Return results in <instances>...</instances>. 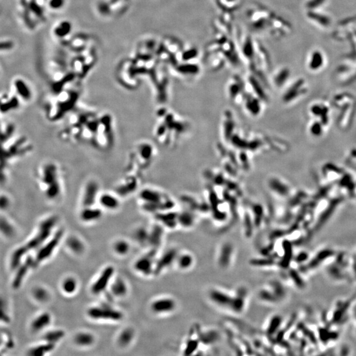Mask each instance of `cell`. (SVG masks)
Returning <instances> with one entry per match:
<instances>
[{
	"label": "cell",
	"mask_w": 356,
	"mask_h": 356,
	"mask_svg": "<svg viewBox=\"0 0 356 356\" xmlns=\"http://www.w3.org/2000/svg\"><path fill=\"white\" fill-rule=\"evenodd\" d=\"M40 187L49 200L58 199L62 193L61 173L58 166L53 162H46L39 172Z\"/></svg>",
	"instance_id": "obj_1"
},
{
	"label": "cell",
	"mask_w": 356,
	"mask_h": 356,
	"mask_svg": "<svg viewBox=\"0 0 356 356\" xmlns=\"http://www.w3.org/2000/svg\"><path fill=\"white\" fill-rule=\"evenodd\" d=\"M112 119L108 114L98 118L96 132L92 142L100 150H107L112 146L114 141Z\"/></svg>",
	"instance_id": "obj_2"
},
{
	"label": "cell",
	"mask_w": 356,
	"mask_h": 356,
	"mask_svg": "<svg viewBox=\"0 0 356 356\" xmlns=\"http://www.w3.org/2000/svg\"><path fill=\"white\" fill-rule=\"evenodd\" d=\"M338 253L331 248L320 249L311 256L308 262L303 265L301 271L304 273L312 272L320 267L326 266L335 260Z\"/></svg>",
	"instance_id": "obj_3"
},
{
	"label": "cell",
	"mask_w": 356,
	"mask_h": 356,
	"mask_svg": "<svg viewBox=\"0 0 356 356\" xmlns=\"http://www.w3.org/2000/svg\"><path fill=\"white\" fill-rule=\"evenodd\" d=\"M161 195L159 192L151 189L144 188L139 192L138 199L142 203V207L146 212H157L162 209L170 208L169 206L164 205L161 201Z\"/></svg>",
	"instance_id": "obj_4"
},
{
	"label": "cell",
	"mask_w": 356,
	"mask_h": 356,
	"mask_svg": "<svg viewBox=\"0 0 356 356\" xmlns=\"http://www.w3.org/2000/svg\"><path fill=\"white\" fill-rule=\"evenodd\" d=\"M57 218L55 216H51L44 220L39 225V232L29 243V248L35 249L41 246L42 243L47 240L50 236L51 231L56 225Z\"/></svg>",
	"instance_id": "obj_5"
},
{
	"label": "cell",
	"mask_w": 356,
	"mask_h": 356,
	"mask_svg": "<svg viewBox=\"0 0 356 356\" xmlns=\"http://www.w3.org/2000/svg\"><path fill=\"white\" fill-rule=\"evenodd\" d=\"M88 315L92 319L110 320L114 321L122 320L124 316L120 311L107 306L93 307L89 309Z\"/></svg>",
	"instance_id": "obj_6"
},
{
	"label": "cell",
	"mask_w": 356,
	"mask_h": 356,
	"mask_svg": "<svg viewBox=\"0 0 356 356\" xmlns=\"http://www.w3.org/2000/svg\"><path fill=\"white\" fill-rule=\"evenodd\" d=\"M81 203L83 207H93L98 202L99 191L98 183L94 180H89L83 188Z\"/></svg>",
	"instance_id": "obj_7"
},
{
	"label": "cell",
	"mask_w": 356,
	"mask_h": 356,
	"mask_svg": "<svg viewBox=\"0 0 356 356\" xmlns=\"http://www.w3.org/2000/svg\"><path fill=\"white\" fill-rule=\"evenodd\" d=\"M156 255V249L152 248L149 252L146 253L143 256L138 259L134 264V268L136 270L146 276L154 273V266H155L156 263H154V258H155Z\"/></svg>",
	"instance_id": "obj_8"
},
{
	"label": "cell",
	"mask_w": 356,
	"mask_h": 356,
	"mask_svg": "<svg viewBox=\"0 0 356 356\" xmlns=\"http://www.w3.org/2000/svg\"><path fill=\"white\" fill-rule=\"evenodd\" d=\"M63 235V229L57 231L53 235V237H51L50 240L45 243V245H44L41 250L38 252L35 262L41 263L42 261L49 258L57 247V245H59L61 239H62Z\"/></svg>",
	"instance_id": "obj_9"
},
{
	"label": "cell",
	"mask_w": 356,
	"mask_h": 356,
	"mask_svg": "<svg viewBox=\"0 0 356 356\" xmlns=\"http://www.w3.org/2000/svg\"><path fill=\"white\" fill-rule=\"evenodd\" d=\"M152 154H153V150L150 144L143 142L138 144L135 148V152H134V155L135 156V160L137 162L136 164H137L140 170L141 168H143V169L146 168V164H149L151 162L153 156Z\"/></svg>",
	"instance_id": "obj_10"
},
{
	"label": "cell",
	"mask_w": 356,
	"mask_h": 356,
	"mask_svg": "<svg viewBox=\"0 0 356 356\" xmlns=\"http://www.w3.org/2000/svg\"><path fill=\"white\" fill-rule=\"evenodd\" d=\"M114 274V268L112 267L109 266L104 268L91 287L93 294L98 295L104 292L108 288Z\"/></svg>",
	"instance_id": "obj_11"
},
{
	"label": "cell",
	"mask_w": 356,
	"mask_h": 356,
	"mask_svg": "<svg viewBox=\"0 0 356 356\" xmlns=\"http://www.w3.org/2000/svg\"><path fill=\"white\" fill-rule=\"evenodd\" d=\"M137 187V176L134 175V174L129 175L124 178L122 181L118 184L116 194L119 195V197H124V196L131 195V194L133 193V192L135 191Z\"/></svg>",
	"instance_id": "obj_12"
},
{
	"label": "cell",
	"mask_w": 356,
	"mask_h": 356,
	"mask_svg": "<svg viewBox=\"0 0 356 356\" xmlns=\"http://www.w3.org/2000/svg\"><path fill=\"white\" fill-rule=\"evenodd\" d=\"M177 258L178 251L176 249H171L166 251L155 263L154 274L156 275L160 274L164 269L168 268L170 265L173 264Z\"/></svg>",
	"instance_id": "obj_13"
},
{
	"label": "cell",
	"mask_w": 356,
	"mask_h": 356,
	"mask_svg": "<svg viewBox=\"0 0 356 356\" xmlns=\"http://www.w3.org/2000/svg\"><path fill=\"white\" fill-rule=\"evenodd\" d=\"M118 195L111 192H103L99 194L98 202L103 209L114 211L118 209L120 205V197Z\"/></svg>",
	"instance_id": "obj_14"
},
{
	"label": "cell",
	"mask_w": 356,
	"mask_h": 356,
	"mask_svg": "<svg viewBox=\"0 0 356 356\" xmlns=\"http://www.w3.org/2000/svg\"><path fill=\"white\" fill-rule=\"evenodd\" d=\"M176 308V303L173 299L164 298L158 299L151 305L152 310L158 314L168 313L173 312Z\"/></svg>",
	"instance_id": "obj_15"
},
{
	"label": "cell",
	"mask_w": 356,
	"mask_h": 356,
	"mask_svg": "<svg viewBox=\"0 0 356 356\" xmlns=\"http://www.w3.org/2000/svg\"><path fill=\"white\" fill-rule=\"evenodd\" d=\"M233 253V246L231 243H223L220 250L218 263L222 268H226L230 265Z\"/></svg>",
	"instance_id": "obj_16"
},
{
	"label": "cell",
	"mask_w": 356,
	"mask_h": 356,
	"mask_svg": "<svg viewBox=\"0 0 356 356\" xmlns=\"http://www.w3.org/2000/svg\"><path fill=\"white\" fill-rule=\"evenodd\" d=\"M247 296L246 288L241 287L237 291L236 294L232 298L229 309L233 312L239 313L244 310L245 300Z\"/></svg>",
	"instance_id": "obj_17"
},
{
	"label": "cell",
	"mask_w": 356,
	"mask_h": 356,
	"mask_svg": "<svg viewBox=\"0 0 356 356\" xmlns=\"http://www.w3.org/2000/svg\"><path fill=\"white\" fill-rule=\"evenodd\" d=\"M209 297L210 299L218 306L229 308L233 298L226 293L217 289L212 290L209 293Z\"/></svg>",
	"instance_id": "obj_18"
},
{
	"label": "cell",
	"mask_w": 356,
	"mask_h": 356,
	"mask_svg": "<svg viewBox=\"0 0 356 356\" xmlns=\"http://www.w3.org/2000/svg\"><path fill=\"white\" fill-rule=\"evenodd\" d=\"M292 243L289 240L285 239L282 243L283 254L279 267L282 268L287 269L290 268V265L292 261H294V254H293Z\"/></svg>",
	"instance_id": "obj_19"
},
{
	"label": "cell",
	"mask_w": 356,
	"mask_h": 356,
	"mask_svg": "<svg viewBox=\"0 0 356 356\" xmlns=\"http://www.w3.org/2000/svg\"><path fill=\"white\" fill-rule=\"evenodd\" d=\"M102 216V210L98 208L93 207H83L81 211V219L85 222L97 221Z\"/></svg>",
	"instance_id": "obj_20"
},
{
	"label": "cell",
	"mask_w": 356,
	"mask_h": 356,
	"mask_svg": "<svg viewBox=\"0 0 356 356\" xmlns=\"http://www.w3.org/2000/svg\"><path fill=\"white\" fill-rule=\"evenodd\" d=\"M15 89L19 98L25 101H29L32 98V91L31 88L25 81L22 79H17L14 83Z\"/></svg>",
	"instance_id": "obj_21"
},
{
	"label": "cell",
	"mask_w": 356,
	"mask_h": 356,
	"mask_svg": "<svg viewBox=\"0 0 356 356\" xmlns=\"http://www.w3.org/2000/svg\"><path fill=\"white\" fill-rule=\"evenodd\" d=\"M51 317L48 312H43L37 316L31 323V329L34 332H39L47 327L51 322Z\"/></svg>",
	"instance_id": "obj_22"
},
{
	"label": "cell",
	"mask_w": 356,
	"mask_h": 356,
	"mask_svg": "<svg viewBox=\"0 0 356 356\" xmlns=\"http://www.w3.org/2000/svg\"><path fill=\"white\" fill-rule=\"evenodd\" d=\"M163 233V229L158 225H154L151 231H149L148 243L151 245L152 248L156 249L161 244Z\"/></svg>",
	"instance_id": "obj_23"
},
{
	"label": "cell",
	"mask_w": 356,
	"mask_h": 356,
	"mask_svg": "<svg viewBox=\"0 0 356 356\" xmlns=\"http://www.w3.org/2000/svg\"><path fill=\"white\" fill-rule=\"evenodd\" d=\"M110 289L112 294L117 297L124 296L128 292V286L122 278L115 280L111 285Z\"/></svg>",
	"instance_id": "obj_24"
},
{
	"label": "cell",
	"mask_w": 356,
	"mask_h": 356,
	"mask_svg": "<svg viewBox=\"0 0 356 356\" xmlns=\"http://www.w3.org/2000/svg\"><path fill=\"white\" fill-rule=\"evenodd\" d=\"M270 286V290L278 299L279 302L286 298L287 295L286 288L280 281L276 280L271 281Z\"/></svg>",
	"instance_id": "obj_25"
},
{
	"label": "cell",
	"mask_w": 356,
	"mask_h": 356,
	"mask_svg": "<svg viewBox=\"0 0 356 356\" xmlns=\"http://www.w3.org/2000/svg\"><path fill=\"white\" fill-rule=\"evenodd\" d=\"M282 323V318L281 316L276 315L273 316L269 322L268 325L267 326L266 333L268 336H274L280 330L281 325Z\"/></svg>",
	"instance_id": "obj_26"
},
{
	"label": "cell",
	"mask_w": 356,
	"mask_h": 356,
	"mask_svg": "<svg viewBox=\"0 0 356 356\" xmlns=\"http://www.w3.org/2000/svg\"><path fill=\"white\" fill-rule=\"evenodd\" d=\"M219 332L216 330H209L207 332L199 331V338L200 342L205 344H211L215 343L219 339Z\"/></svg>",
	"instance_id": "obj_27"
},
{
	"label": "cell",
	"mask_w": 356,
	"mask_h": 356,
	"mask_svg": "<svg viewBox=\"0 0 356 356\" xmlns=\"http://www.w3.org/2000/svg\"><path fill=\"white\" fill-rule=\"evenodd\" d=\"M54 348V344L45 342V344H41V345L36 346V347L32 348L31 351H30V354H31V355L32 356H44L45 355V354L52 351Z\"/></svg>",
	"instance_id": "obj_28"
},
{
	"label": "cell",
	"mask_w": 356,
	"mask_h": 356,
	"mask_svg": "<svg viewBox=\"0 0 356 356\" xmlns=\"http://www.w3.org/2000/svg\"><path fill=\"white\" fill-rule=\"evenodd\" d=\"M65 336V332L62 330H53L49 331L44 336L45 342L55 344L60 341Z\"/></svg>",
	"instance_id": "obj_29"
},
{
	"label": "cell",
	"mask_w": 356,
	"mask_h": 356,
	"mask_svg": "<svg viewBox=\"0 0 356 356\" xmlns=\"http://www.w3.org/2000/svg\"><path fill=\"white\" fill-rule=\"evenodd\" d=\"M94 336L89 332H80L75 338V341L79 346H88L94 342Z\"/></svg>",
	"instance_id": "obj_30"
},
{
	"label": "cell",
	"mask_w": 356,
	"mask_h": 356,
	"mask_svg": "<svg viewBox=\"0 0 356 356\" xmlns=\"http://www.w3.org/2000/svg\"><path fill=\"white\" fill-rule=\"evenodd\" d=\"M288 274L291 280L292 281L297 288L299 289H304L305 288V282L302 276H301L300 271L297 270L295 268H289Z\"/></svg>",
	"instance_id": "obj_31"
},
{
	"label": "cell",
	"mask_w": 356,
	"mask_h": 356,
	"mask_svg": "<svg viewBox=\"0 0 356 356\" xmlns=\"http://www.w3.org/2000/svg\"><path fill=\"white\" fill-rule=\"evenodd\" d=\"M174 214H160L156 215V219L168 227H174L176 225V219Z\"/></svg>",
	"instance_id": "obj_32"
},
{
	"label": "cell",
	"mask_w": 356,
	"mask_h": 356,
	"mask_svg": "<svg viewBox=\"0 0 356 356\" xmlns=\"http://www.w3.org/2000/svg\"><path fill=\"white\" fill-rule=\"evenodd\" d=\"M134 337V331L131 328H126L121 332L118 338L119 344L122 346H128Z\"/></svg>",
	"instance_id": "obj_33"
},
{
	"label": "cell",
	"mask_w": 356,
	"mask_h": 356,
	"mask_svg": "<svg viewBox=\"0 0 356 356\" xmlns=\"http://www.w3.org/2000/svg\"><path fill=\"white\" fill-rule=\"evenodd\" d=\"M77 282L73 277L65 278L62 283L63 292L67 294H72L77 290Z\"/></svg>",
	"instance_id": "obj_34"
},
{
	"label": "cell",
	"mask_w": 356,
	"mask_h": 356,
	"mask_svg": "<svg viewBox=\"0 0 356 356\" xmlns=\"http://www.w3.org/2000/svg\"><path fill=\"white\" fill-rule=\"evenodd\" d=\"M178 265L179 268L186 270L193 265V257L191 255L185 253L177 258Z\"/></svg>",
	"instance_id": "obj_35"
},
{
	"label": "cell",
	"mask_w": 356,
	"mask_h": 356,
	"mask_svg": "<svg viewBox=\"0 0 356 356\" xmlns=\"http://www.w3.org/2000/svg\"><path fill=\"white\" fill-rule=\"evenodd\" d=\"M259 298L263 302L269 303V304H276L279 302L272 291L267 290V289H262L259 291Z\"/></svg>",
	"instance_id": "obj_36"
},
{
	"label": "cell",
	"mask_w": 356,
	"mask_h": 356,
	"mask_svg": "<svg viewBox=\"0 0 356 356\" xmlns=\"http://www.w3.org/2000/svg\"><path fill=\"white\" fill-rule=\"evenodd\" d=\"M33 295L35 300L40 302H46L49 299V294L48 292L43 287H37L33 291Z\"/></svg>",
	"instance_id": "obj_37"
},
{
	"label": "cell",
	"mask_w": 356,
	"mask_h": 356,
	"mask_svg": "<svg viewBox=\"0 0 356 356\" xmlns=\"http://www.w3.org/2000/svg\"><path fill=\"white\" fill-rule=\"evenodd\" d=\"M67 245H68L69 248H70L73 252L76 253H82L83 249H84L82 241L75 237H71V238L68 239V241H67Z\"/></svg>",
	"instance_id": "obj_38"
},
{
	"label": "cell",
	"mask_w": 356,
	"mask_h": 356,
	"mask_svg": "<svg viewBox=\"0 0 356 356\" xmlns=\"http://www.w3.org/2000/svg\"><path fill=\"white\" fill-rule=\"evenodd\" d=\"M199 339L195 340L190 338V339L188 340L185 350H184V355L190 356L195 353L198 350V348H199Z\"/></svg>",
	"instance_id": "obj_39"
},
{
	"label": "cell",
	"mask_w": 356,
	"mask_h": 356,
	"mask_svg": "<svg viewBox=\"0 0 356 356\" xmlns=\"http://www.w3.org/2000/svg\"><path fill=\"white\" fill-rule=\"evenodd\" d=\"M114 249L118 255H124L130 251V245L126 241L119 240L115 243Z\"/></svg>",
	"instance_id": "obj_40"
},
{
	"label": "cell",
	"mask_w": 356,
	"mask_h": 356,
	"mask_svg": "<svg viewBox=\"0 0 356 356\" xmlns=\"http://www.w3.org/2000/svg\"><path fill=\"white\" fill-rule=\"evenodd\" d=\"M148 235H149V232L144 227H140L136 230L134 236L138 242L144 244V243H148Z\"/></svg>",
	"instance_id": "obj_41"
},
{
	"label": "cell",
	"mask_w": 356,
	"mask_h": 356,
	"mask_svg": "<svg viewBox=\"0 0 356 356\" xmlns=\"http://www.w3.org/2000/svg\"><path fill=\"white\" fill-rule=\"evenodd\" d=\"M250 264L256 267H270L275 264V261L270 259H254L250 261Z\"/></svg>",
	"instance_id": "obj_42"
},
{
	"label": "cell",
	"mask_w": 356,
	"mask_h": 356,
	"mask_svg": "<svg viewBox=\"0 0 356 356\" xmlns=\"http://www.w3.org/2000/svg\"><path fill=\"white\" fill-rule=\"evenodd\" d=\"M69 29H70V25L67 22H65V23H61L56 28L55 34L59 37H63V36L65 35V34L67 35L68 33Z\"/></svg>",
	"instance_id": "obj_43"
},
{
	"label": "cell",
	"mask_w": 356,
	"mask_h": 356,
	"mask_svg": "<svg viewBox=\"0 0 356 356\" xmlns=\"http://www.w3.org/2000/svg\"><path fill=\"white\" fill-rule=\"evenodd\" d=\"M178 221H179L181 225L184 227H190L193 223V219L187 215H183L181 217L178 218Z\"/></svg>",
	"instance_id": "obj_44"
},
{
	"label": "cell",
	"mask_w": 356,
	"mask_h": 356,
	"mask_svg": "<svg viewBox=\"0 0 356 356\" xmlns=\"http://www.w3.org/2000/svg\"><path fill=\"white\" fill-rule=\"evenodd\" d=\"M180 71L186 73H195L197 72L198 67L195 65H185L181 67Z\"/></svg>",
	"instance_id": "obj_45"
},
{
	"label": "cell",
	"mask_w": 356,
	"mask_h": 356,
	"mask_svg": "<svg viewBox=\"0 0 356 356\" xmlns=\"http://www.w3.org/2000/svg\"><path fill=\"white\" fill-rule=\"evenodd\" d=\"M9 199H8L7 196H0V210L4 211V210L7 209V208L9 207Z\"/></svg>",
	"instance_id": "obj_46"
},
{
	"label": "cell",
	"mask_w": 356,
	"mask_h": 356,
	"mask_svg": "<svg viewBox=\"0 0 356 356\" xmlns=\"http://www.w3.org/2000/svg\"><path fill=\"white\" fill-rule=\"evenodd\" d=\"M63 5V0H50L49 1V6L51 9H59V7H62Z\"/></svg>",
	"instance_id": "obj_47"
},
{
	"label": "cell",
	"mask_w": 356,
	"mask_h": 356,
	"mask_svg": "<svg viewBox=\"0 0 356 356\" xmlns=\"http://www.w3.org/2000/svg\"><path fill=\"white\" fill-rule=\"evenodd\" d=\"M196 54H197V51L193 49V50L187 51V52L184 54V56H185L186 59H189L191 58V57H195Z\"/></svg>",
	"instance_id": "obj_48"
},
{
	"label": "cell",
	"mask_w": 356,
	"mask_h": 356,
	"mask_svg": "<svg viewBox=\"0 0 356 356\" xmlns=\"http://www.w3.org/2000/svg\"><path fill=\"white\" fill-rule=\"evenodd\" d=\"M355 312H356V313L354 314V318H355V319H354V320H355V321H354V322H355V324H356L355 325L356 326V311Z\"/></svg>",
	"instance_id": "obj_49"
}]
</instances>
